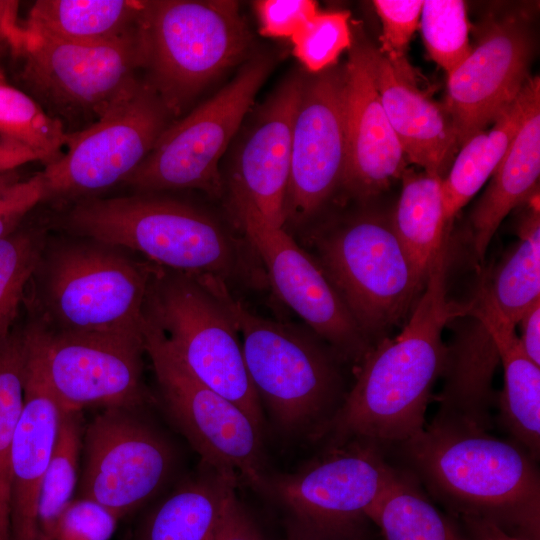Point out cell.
I'll return each mask as SVG.
<instances>
[{"label": "cell", "instance_id": "cell-32", "mask_svg": "<svg viewBox=\"0 0 540 540\" xmlns=\"http://www.w3.org/2000/svg\"><path fill=\"white\" fill-rule=\"evenodd\" d=\"M81 411L62 413L54 451L42 481L36 540H54L60 519L73 501L82 447Z\"/></svg>", "mask_w": 540, "mask_h": 540}, {"label": "cell", "instance_id": "cell-48", "mask_svg": "<svg viewBox=\"0 0 540 540\" xmlns=\"http://www.w3.org/2000/svg\"><path fill=\"white\" fill-rule=\"evenodd\" d=\"M327 540H351V539H327Z\"/></svg>", "mask_w": 540, "mask_h": 540}, {"label": "cell", "instance_id": "cell-2", "mask_svg": "<svg viewBox=\"0 0 540 540\" xmlns=\"http://www.w3.org/2000/svg\"><path fill=\"white\" fill-rule=\"evenodd\" d=\"M400 446L410 474L433 496L463 516L489 519L505 529L517 526L538 540L539 472L536 459L517 442L435 417Z\"/></svg>", "mask_w": 540, "mask_h": 540}, {"label": "cell", "instance_id": "cell-33", "mask_svg": "<svg viewBox=\"0 0 540 540\" xmlns=\"http://www.w3.org/2000/svg\"><path fill=\"white\" fill-rule=\"evenodd\" d=\"M67 134L61 121L12 85L0 68V137L25 145L48 165L62 156Z\"/></svg>", "mask_w": 540, "mask_h": 540}, {"label": "cell", "instance_id": "cell-22", "mask_svg": "<svg viewBox=\"0 0 540 540\" xmlns=\"http://www.w3.org/2000/svg\"><path fill=\"white\" fill-rule=\"evenodd\" d=\"M375 84L406 161L444 178L459 147L444 105L400 77L379 50L372 48Z\"/></svg>", "mask_w": 540, "mask_h": 540}, {"label": "cell", "instance_id": "cell-12", "mask_svg": "<svg viewBox=\"0 0 540 540\" xmlns=\"http://www.w3.org/2000/svg\"><path fill=\"white\" fill-rule=\"evenodd\" d=\"M382 447L364 440L332 446L293 473L265 477L261 491L281 503L302 529L299 540L350 539V531L396 473Z\"/></svg>", "mask_w": 540, "mask_h": 540}, {"label": "cell", "instance_id": "cell-38", "mask_svg": "<svg viewBox=\"0 0 540 540\" xmlns=\"http://www.w3.org/2000/svg\"><path fill=\"white\" fill-rule=\"evenodd\" d=\"M373 4L382 23L379 52L388 59L400 77L414 84L405 53L418 26L423 1L376 0Z\"/></svg>", "mask_w": 540, "mask_h": 540}, {"label": "cell", "instance_id": "cell-30", "mask_svg": "<svg viewBox=\"0 0 540 540\" xmlns=\"http://www.w3.org/2000/svg\"><path fill=\"white\" fill-rule=\"evenodd\" d=\"M402 190L391 214L394 230L419 275L426 281L444 242L449 237L439 175L414 173L401 176Z\"/></svg>", "mask_w": 540, "mask_h": 540}, {"label": "cell", "instance_id": "cell-4", "mask_svg": "<svg viewBox=\"0 0 540 540\" xmlns=\"http://www.w3.org/2000/svg\"><path fill=\"white\" fill-rule=\"evenodd\" d=\"M1 40L15 62L16 79L52 117L92 125L128 99L141 85L144 67L138 34L104 43H75L32 32L17 22ZM67 131V130H66Z\"/></svg>", "mask_w": 540, "mask_h": 540}, {"label": "cell", "instance_id": "cell-10", "mask_svg": "<svg viewBox=\"0 0 540 540\" xmlns=\"http://www.w3.org/2000/svg\"><path fill=\"white\" fill-rule=\"evenodd\" d=\"M270 70L267 56L248 61L212 98L168 125L124 182L143 193L200 189L220 194L219 161Z\"/></svg>", "mask_w": 540, "mask_h": 540}, {"label": "cell", "instance_id": "cell-36", "mask_svg": "<svg viewBox=\"0 0 540 540\" xmlns=\"http://www.w3.org/2000/svg\"><path fill=\"white\" fill-rule=\"evenodd\" d=\"M420 27L430 57L447 74L456 68L472 50L463 1H423Z\"/></svg>", "mask_w": 540, "mask_h": 540}, {"label": "cell", "instance_id": "cell-8", "mask_svg": "<svg viewBox=\"0 0 540 540\" xmlns=\"http://www.w3.org/2000/svg\"><path fill=\"white\" fill-rule=\"evenodd\" d=\"M215 278L152 268L143 314L194 377L238 406L263 431L262 404Z\"/></svg>", "mask_w": 540, "mask_h": 540}, {"label": "cell", "instance_id": "cell-46", "mask_svg": "<svg viewBox=\"0 0 540 540\" xmlns=\"http://www.w3.org/2000/svg\"><path fill=\"white\" fill-rule=\"evenodd\" d=\"M17 1H0V38L5 30L17 22Z\"/></svg>", "mask_w": 540, "mask_h": 540}, {"label": "cell", "instance_id": "cell-42", "mask_svg": "<svg viewBox=\"0 0 540 540\" xmlns=\"http://www.w3.org/2000/svg\"><path fill=\"white\" fill-rule=\"evenodd\" d=\"M213 540H263L257 526L231 492Z\"/></svg>", "mask_w": 540, "mask_h": 540}, {"label": "cell", "instance_id": "cell-5", "mask_svg": "<svg viewBox=\"0 0 540 540\" xmlns=\"http://www.w3.org/2000/svg\"><path fill=\"white\" fill-rule=\"evenodd\" d=\"M216 288L230 311L246 369L258 397L285 432L327 428L340 404L339 357L311 330L263 318Z\"/></svg>", "mask_w": 540, "mask_h": 540}, {"label": "cell", "instance_id": "cell-29", "mask_svg": "<svg viewBox=\"0 0 540 540\" xmlns=\"http://www.w3.org/2000/svg\"><path fill=\"white\" fill-rule=\"evenodd\" d=\"M518 242L495 269L475 298L504 321L516 326L525 311L540 300V214L536 190L525 202Z\"/></svg>", "mask_w": 540, "mask_h": 540}, {"label": "cell", "instance_id": "cell-21", "mask_svg": "<svg viewBox=\"0 0 540 540\" xmlns=\"http://www.w3.org/2000/svg\"><path fill=\"white\" fill-rule=\"evenodd\" d=\"M62 413L39 368L25 350L23 405L11 456L10 540H36L40 489Z\"/></svg>", "mask_w": 540, "mask_h": 540}, {"label": "cell", "instance_id": "cell-39", "mask_svg": "<svg viewBox=\"0 0 540 540\" xmlns=\"http://www.w3.org/2000/svg\"><path fill=\"white\" fill-rule=\"evenodd\" d=\"M118 521L104 506L77 497L62 515L54 540H110Z\"/></svg>", "mask_w": 540, "mask_h": 540}, {"label": "cell", "instance_id": "cell-37", "mask_svg": "<svg viewBox=\"0 0 540 540\" xmlns=\"http://www.w3.org/2000/svg\"><path fill=\"white\" fill-rule=\"evenodd\" d=\"M348 11H318L291 37L293 53L312 74L334 66L353 38Z\"/></svg>", "mask_w": 540, "mask_h": 540}, {"label": "cell", "instance_id": "cell-19", "mask_svg": "<svg viewBox=\"0 0 540 540\" xmlns=\"http://www.w3.org/2000/svg\"><path fill=\"white\" fill-rule=\"evenodd\" d=\"M372 48L352 43L344 65L347 155L341 187L363 201L401 177L407 162L375 84Z\"/></svg>", "mask_w": 540, "mask_h": 540}, {"label": "cell", "instance_id": "cell-20", "mask_svg": "<svg viewBox=\"0 0 540 540\" xmlns=\"http://www.w3.org/2000/svg\"><path fill=\"white\" fill-rule=\"evenodd\" d=\"M304 79L294 74L272 94L232 164L231 199L251 205L276 227L286 222L292 127Z\"/></svg>", "mask_w": 540, "mask_h": 540}, {"label": "cell", "instance_id": "cell-45", "mask_svg": "<svg viewBox=\"0 0 540 540\" xmlns=\"http://www.w3.org/2000/svg\"><path fill=\"white\" fill-rule=\"evenodd\" d=\"M34 161H41L36 152L21 143L0 137V174Z\"/></svg>", "mask_w": 540, "mask_h": 540}, {"label": "cell", "instance_id": "cell-9", "mask_svg": "<svg viewBox=\"0 0 540 540\" xmlns=\"http://www.w3.org/2000/svg\"><path fill=\"white\" fill-rule=\"evenodd\" d=\"M142 337L166 410L204 467L261 490L267 476L262 431L238 406L194 377L144 314Z\"/></svg>", "mask_w": 540, "mask_h": 540}, {"label": "cell", "instance_id": "cell-23", "mask_svg": "<svg viewBox=\"0 0 540 540\" xmlns=\"http://www.w3.org/2000/svg\"><path fill=\"white\" fill-rule=\"evenodd\" d=\"M539 175L540 86L534 90L508 151L471 214L472 248L478 261H483L503 219L536 191Z\"/></svg>", "mask_w": 540, "mask_h": 540}, {"label": "cell", "instance_id": "cell-34", "mask_svg": "<svg viewBox=\"0 0 540 540\" xmlns=\"http://www.w3.org/2000/svg\"><path fill=\"white\" fill-rule=\"evenodd\" d=\"M23 335L0 343V540H10L11 456L23 405Z\"/></svg>", "mask_w": 540, "mask_h": 540}, {"label": "cell", "instance_id": "cell-47", "mask_svg": "<svg viewBox=\"0 0 540 540\" xmlns=\"http://www.w3.org/2000/svg\"><path fill=\"white\" fill-rule=\"evenodd\" d=\"M20 180L16 170L0 174V191Z\"/></svg>", "mask_w": 540, "mask_h": 540}, {"label": "cell", "instance_id": "cell-15", "mask_svg": "<svg viewBox=\"0 0 540 540\" xmlns=\"http://www.w3.org/2000/svg\"><path fill=\"white\" fill-rule=\"evenodd\" d=\"M170 115L148 83L92 125L67 134L66 151L41 176L45 198L104 190L141 164Z\"/></svg>", "mask_w": 540, "mask_h": 540}, {"label": "cell", "instance_id": "cell-40", "mask_svg": "<svg viewBox=\"0 0 540 540\" xmlns=\"http://www.w3.org/2000/svg\"><path fill=\"white\" fill-rule=\"evenodd\" d=\"M260 33L267 37L291 38L317 12L312 0H260L255 2Z\"/></svg>", "mask_w": 540, "mask_h": 540}, {"label": "cell", "instance_id": "cell-11", "mask_svg": "<svg viewBox=\"0 0 540 540\" xmlns=\"http://www.w3.org/2000/svg\"><path fill=\"white\" fill-rule=\"evenodd\" d=\"M97 244L55 252L44 290L47 313L58 331L141 336L152 267Z\"/></svg>", "mask_w": 540, "mask_h": 540}, {"label": "cell", "instance_id": "cell-26", "mask_svg": "<svg viewBox=\"0 0 540 540\" xmlns=\"http://www.w3.org/2000/svg\"><path fill=\"white\" fill-rule=\"evenodd\" d=\"M146 1L39 0L24 28L75 43H104L138 34Z\"/></svg>", "mask_w": 540, "mask_h": 540}, {"label": "cell", "instance_id": "cell-41", "mask_svg": "<svg viewBox=\"0 0 540 540\" xmlns=\"http://www.w3.org/2000/svg\"><path fill=\"white\" fill-rule=\"evenodd\" d=\"M44 198L41 173L26 180H19L1 190L0 238L14 232L27 213Z\"/></svg>", "mask_w": 540, "mask_h": 540}, {"label": "cell", "instance_id": "cell-3", "mask_svg": "<svg viewBox=\"0 0 540 540\" xmlns=\"http://www.w3.org/2000/svg\"><path fill=\"white\" fill-rule=\"evenodd\" d=\"M75 233L109 247L137 251L159 267L261 285L259 261L248 241L209 214L180 201L145 195L88 199L69 213Z\"/></svg>", "mask_w": 540, "mask_h": 540}, {"label": "cell", "instance_id": "cell-7", "mask_svg": "<svg viewBox=\"0 0 540 540\" xmlns=\"http://www.w3.org/2000/svg\"><path fill=\"white\" fill-rule=\"evenodd\" d=\"M140 37L148 84L170 116L246 58L252 45L238 3L229 0L146 1Z\"/></svg>", "mask_w": 540, "mask_h": 540}, {"label": "cell", "instance_id": "cell-44", "mask_svg": "<svg viewBox=\"0 0 540 540\" xmlns=\"http://www.w3.org/2000/svg\"><path fill=\"white\" fill-rule=\"evenodd\" d=\"M471 540H534L521 534L511 533L495 521L464 516Z\"/></svg>", "mask_w": 540, "mask_h": 540}, {"label": "cell", "instance_id": "cell-16", "mask_svg": "<svg viewBox=\"0 0 540 540\" xmlns=\"http://www.w3.org/2000/svg\"><path fill=\"white\" fill-rule=\"evenodd\" d=\"M231 202L244 237L279 299L339 359L360 362L372 345L313 255L251 205L235 199Z\"/></svg>", "mask_w": 540, "mask_h": 540}, {"label": "cell", "instance_id": "cell-27", "mask_svg": "<svg viewBox=\"0 0 540 540\" xmlns=\"http://www.w3.org/2000/svg\"><path fill=\"white\" fill-rule=\"evenodd\" d=\"M539 86V77H529L516 99L497 115L493 126L476 133L461 146L442 180L447 223L493 175L521 125L534 90Z\"/></svg>", "mask_w": 540, "mask_h": 540}, {"label": "cell", "instance_id": "cell-25", "mask_svg": "<svg viewBox=\"0 0 540 540\" xmlns=\"http://www.w3.org/2000/svg\"><path fill=\"white\" fill-rule=\"evenodd\" d=\"M468 315L479 319L493 339L504 368V389L499 397L500 418L533 458L540 451V366L525 353L514 325L484 304L471 302Z\"/></svg>", "mask_w": 540, "mask_h": 540}, {"label": "cell", "instance_id": "cell-17", "mask_svg": "<svg viewBox=\"0 0 540 540\" xmlns=\"http://www.w3.org/2000/svg\"><path fill=\"white\" fill-rule=\"evenodd\" d=\"M346 155L344 66H332L304 79L292 127L286 222L301 224L321 210L341 187Z\"/></svg>", "mask_w": 540, "mask_h": 540}, {"label": "cell", "instance_id": "cell-6", "mask_svg": "<svg viewBox=\"0 0 540 540\" xmlns=\"http://www.w3.org/2000/svg\"><path fill=\"white\" fill-rule=\"evenodd\" d=\"M311 245L371 345L410 315L424 289L391 214L361 211L315 232Z\"/></svg>", "mask_w": 540, "mask_h": 540}, {"label": "cell", "instance_id": "cell-18", "mask_svg": "<svg viewBox=\"0 0 540 540\" xmlns=\"http://www.w3.org/2000/svg\"><path fill=\"white\" fill-rule=\"evenodd\" d=\"M532 38L519 18L491 23L447 78L444 105L461 147L519 95L529 79Z\"/></svg>", "mask_w": 540, "mask_h": 540}, {"label": "cell", "instance_id": "cell-43", "mask_svg": "<svg viewBox=\"0 0 540 540\" xmlns=\"http://www.w3.org/2000/svg\"><path fill=\"white\" fill-rule=\"evenodd\" d=\"M518 323L522 333L519 339L525 353L540 366V300L525 311Z\"/></svg>", "mask_w": 540, "mask_h": 540}, {"label": "cell", "instance_id": "cell-35", "mask_svg": "<svg viewBox=\"0 0 540 540\" xmlns=\"http://www.w3.org/2000/svg\"><path fill=\"white\" fill-rule=\"evenodd\" d=\"M44 237L33 231L0 238V343L9 335L28 281L38 268Z\"/></svg>", "mask_w": 540, "mask_h": 540}, {"label": "cell", "instance_id": "cell-14", "mask_svg": "<svg viewBox=\"0 0 540 540\" xmlns=\"http://www.w3.org/2000/svg\"><path fill=\"white\" fill-rule=\"evenodd\" d=\"M136 410L106 407L82 436L78 497L95 501L119 519L154 497L174 466L169 443Z\"/></svg>", "mask_w": 540, "mask_h": 540}, {"label": "cell", "instance_id": "cell-1", "mask_svg": "<svg viewBox=\"0 0 540 540\" xmlns=\"http://www.w3.org/2000/svg\"><path fill=\"white\" fill-rule=\"evenodd\" d=\"M448 260L449 238L400 334L378 340L360 360L355 383L326 428L332 446L400 445L424 429L432 388L448 362L443 330L470 309V302L448 298Z\"/></svg>", "mask_w": 540, "mask_h": 540}, {"label": "cell", "instance_id": "cell-13", "mask_svg": "<svg viewBox=\"0 0 540 540\" xmlns=\"http://www.w3.org/2000/svg\"><path fill=\"white\" fill-rule=\"evenodd\" d=\"M23 340L63 413L89 404L138 409L146 401L142 335L71 333L36 325Z\"/></svg>", "mask_w": 540, "mask_h": 540}, {"label": "cell", "instance_id": "cell-31", "mask_svg": "<svg viewBox=\"0 0 540 540\" xmlns=\"http://www.w3.org/2000/svg\"><path fill=\"white\" fill-rule=\"evenodd\" d=\"M384 540H464L431 503L419 481L406 472L394 477L367 512Z\"/></svg>", "mask_w": 540, "mask_h": 540}, {"label": "cell", "instance_id": "cell-28", "mask_svg": "<svg viewBox=\"0 0 540 540\" xmlns=\"http://www.w3.org/2000/svg\"><path fill=\"white\" fill-rule=\"evenodd\" d=\"M205 469L153 510L141 540H213L228 497L238 484Z\"/></svg>", "mask_w": 540, "mask_h": 540}, {"label": "cell", "instance_id": "cell-24", "mask_svg": "<svg viewBox=\"0 0 540 540\" xmlns=\"http://www.w3.org/2000/svg\"><path fill=\"white\" fill-rule=\"evenodd\" d=\"M448 346L445 384L435 417L488 429L492 378L499 362L493 339L482 322L464 318Z\"/></svg>", "mask_w": 540, "mask_h": 540}]
</instances>
